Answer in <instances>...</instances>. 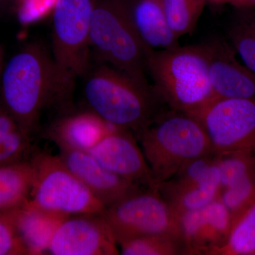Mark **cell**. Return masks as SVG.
I'll return each mask as SVG.
<instances>
[{"label":"cell","instance_id":"6da1fadb","mask_svg":"<svg viewBox=\"0 0 255 255\" xmlns=\"http://www.w3.org/2000/svg\"><path fill=\"white\" fill-rule=\"evenodd\" d=\"M73 90L64 81L52 53L38 43L11 57L1 75L4 108L30 136L45 110H68Z\"/></svg>","mask_w":255,"mask_h":255},{"label":"cell","instance_id":"7a4b0ae2","mask_svg":"<svg viewBox=\"0 0 255 255\" xmlns=\"http://www.w3.org/2000/svg\"><path fill=\"white\" fill-rule=\"evenodd\" d=\"M85 75L84 94L89 110L136 139L164 111L152 87L110 65L100 63Z\"/></svg>","mask_w":255,"mask_h":255},{"label":"cell","instance_id":"3957f363","mask_svg":"<svg viewBox=\"0 0 255 255\" xmlns=\"http://www.w3.org/2000/svg\"><path fill=\"white\" fill-rule=\"evenodd\" d=\"M146 69L156 95L170 110L194 116L214 100L205 45L150 50Z\"/></svg>","mask_w":255,"mask_h":255},{"label":"cell","instance_id":"277c9868","mask_svg":"<svg viewBox=\"0 0 255 255\" xmlns=\"http://www.w3.org/2000/svg\"><path fill=\"white\" fill-rule=\"evenodd\" d=\"M156 185L171 179L192 159L215 152L196 117L164 110L137 137Z\"/></svg>","mask_w":255,"mask_h":255},{"label":"cell","instance_id":"5b68a950","mask_svg":"<svg viewBox=\"0 0 255 255\" xmlns=\"http://www.w3.org/2000/svg\"><path fill=\"white\" fill-rule=\"evenodd\" d=\"M90 44L100 63L150 86L146 78V56L150 49L134 27L128 0H96Z\"/></svg>","mask_w":255,"mask_h":255},{"label":"cell","instance_id":"8992f818","mask_svg":"<svg viewBox=\"0 0 255 255\" xmlns=\"http://www.w3.org/2000/svg\"><path fill=\"white\" fill-rule=\"evenodd\" d=\"M30 201L38 207L68 216L102 214L106 206L67 167L58 155L38 152Z\"/></svg>","mask_w":255,"mask_h":255},{"label":"cell","instance_id":"52a82bcc","mask_svg":"<svg viewBox=\"0 0 255 255\" xmlns=\"http://www.w3.org/2000/svg\"><path fill=\"white\" fill-rule=\"evenodd\" d=\"M96 0H58L53 11L52 55L73 89L90 69V35Z\"/></svg>","mask_w":255,"mask_h":255},{"label":"cell","instance_id":"ba28073f","mask_svg":"<svg viewBox=\"0 0 255 255\" xmlns=\"http://www.w3.org/2000/svg\"><path fill=\"white\" fill-rule=\"evenodd\" d=\"M102 215L118 245L142 236H181L177 215L156 187L140 188L106 207Z\"/></svg>","mask_w":255,"mask_h":255},{"label":"cell","instance_id":"9c48e42d","mask_svg":"<svg viewBox=\"0 0 255 255\" xmlns=\"http://www.w3.org/2000/svg\"><path fill=\"white\" fill-rule=\"evenodd\" d=\"M217 154L255 151V97L210 102L196 115Z\"/></svg>","mask_w":255,"mask_h":255},{"label":"cell","instance_id":"30bf717a","mask_svg":"<svg viewBox=\"0 0 255 255\" xmlns=\"http://www.w3.org/2000/svg\"><path fill=\"white\" fill-rule=\"evenodd\" d=\"M117 246L102 214L75 215L60 223L48 251L54 255H117Z\"/></svg>","mask_w":255,"mask_h":255},{"label":"cell","instance_id":"8fae6325","mask_svg":"<svg viewBox=\"0 0 255 255\" xmlns=\"http://www.w3.org/2000/svg\"><path fill=\"white\" fill-rule=\"evenodd\" d=\"M88 152L114 174L142 187H156L152 171L132 132L114 128Z\"/></svg>","mask_w":255,"mask_h":255},{"label":"cell","instance_id":"7c38bea8","mask_svg":"<svg viewBox=\"0 0 255 255\" xmlns=\"http://www.w3.org/2000/svg\"><path fill=\"white\" fill-rule=\"evenodd\" d=\"M188 255H214L231 233L233 220L220 198L178 217Z\"/></svg>","mask_w":255,"mask_h":255},{"label":"cell","instance_id":"4fadbf2b","mask_svg":"<svg viewBox=\"0 0 255 255\" xmlns=\"http://www.w3.org/2000/svg\"><path fill=\"white\" fill-rule=\"evenodd\" d=\"M59 152L64 164L106 207L142 187L105 168L86 151L59 147Z\"/></svg>","mask_w":255,"mask_h":255},{"label":"cell","instance_id":"5bb4252c","mask_svg":"<svg viewBox=\"0 0 255 255\" xmlns=\"http://www.w3.org/2000/svg\"><path fill=\"white\" fill-rule=\"evenodd\" d=\"M204 45L214 100L254 98L255 73L236 59L233 48L220 41Z\"/></svg>","mask_w":255,"mask_h":255},{"label":"cell","instance_id":"9a60e30c","mask_svg":"<svg viewBox=\"0 0 255 255\" xmlns=\"http://www.w3.org/2000/svg\"><path fill=\"white\" fill-rule=\"evenodd\" d=\"M67 111L46 132L47 138L54 142L58 148L88 152L116 128L89 109L73 112Z\"/></svg>","mask_w":255,"mask_h":255},{"label":"cell","instance_id":"2e32d148","mask_svg":"<svg viewBox=\"0 0 255 255\" xmlns=\"http://www.w3.org/2000/svg\"><path fill=\"white\" fill-rule=\"evenodd\" d=\"M4 214L14 224L29 255H42L48 251L57 228L70 216L41 209L29 199Z\"/></svg>","mask_w":255,"mask_h":255},{"label":"cell","instance_id":"e0dca14e","mask_svg":"<svg viewBox=\"0 0 255 255\" xmlns=\"http://www.w3.org/2000/svg\"><path fill=\"white\" fill-rule=\"evenodd\" d=\"M134 27L144 45L150 50L179 46L169 28L162 0H128Z\"/></svg>","mask_w":255,"mask_h":255},{"label":"cell","instance_id":"ac0fdd59","mask_svg":"<svg viewBox=\"0 0 255 255\" xmlns=\"http://www.w3.org/2000/svg\"><path fill=\"white\" fill-rule=\"evenodd\" d=\"M33 177L31 160L0 167V214L16 209L29 199Z\"/></svg>","mask_w":255,"mask_h":255},{"label":"cell","instance_id":"d6986e66","mask_svg":"<svg viewBox=\"0 0 255 255\" xmlns=\"http://www.w3.org/2000/svg\"><path fill=\"white\" fill-rule=\"evenodd\" d=\"M157 189L179 217L201 209L218 199L221 191V180L212 179L199 185L175 190Z\"/></svg>","mask_w":255,"mask_h":255},{"label":"cell","instance_id":"ffe728a7","mask_svg":"<svg viewBox=\"0 0 255 255\" xmlns=\"http://www.w3.org/2000/svg\"><path fill=\"white\" fill-rule=\"evenodd\" d=\"M30 149V135L4 107H0V167L24 160L23 156Z\"/></svg>","mask_w":255,"mask_h":255},{"label":"cell","instance_id":"44dd1931","mask_svg":"<svg viewBox=\"0 0 255 255\" xmlns=\"http://www.w3.org/2000/svg\"><path fill=\"white\" fill-rule=\"evenodd\" d=\"M123 255H188L182 237L155 235L128 240L119 243Z\"/></svg>","mask_w":255,"mask_h":255},{"label":"cell","instance_id":"7402d4cb","mask_svg":"<svg viewBox=\"0 0 255 255\" xmlns=\"http://www.w3.org/2000/svg\"><path fill=\"white\" fill-rule=\"evenodd\" d=\"M214 255H255V202L234 223L226 244Z\"/></svg>","mask_w":255,"mask_h":255},{"label":"cell","instance_id":"603a6c76","mask_svg":"<svg viewBox=\"0 0 255 255\" xmlns=\"http://www.w3.org/2000/svg\"><path fill=\"white\" fill-rule=\"evenodd\" d=\"M167 23L174 36L194 31L206 0H162Z\"/></svg>","mask_w":255,"mask_h":255},{"label":"cell","instance_id":"cb8c5ba5","mask_svg":"<svg viewBox=\"0 0 255 255\" xmlns=\"http://www.w3.org/2000/svg\"><path fill=\"white\" fill-rule=\"evenodd\" d=\"M221 191L255 172V151L217 154Z\"/></svg>","mask_w":255,"mask_h":255},{"label":"cell","instance_id":"d4e9b609","mask_svg":"<svg viewBox=\"0 0 255 255\" xmlns=\"http://www.w3.org/2000/svg\"><path fill=\"white\" fill-rule=\"evenodd\" d=\"M232 48L243 63L255 73V17H243L228 31Z\"/></svg>","mask_w":255,"mask_h":255},{"label":"cell","instance_id":"484cf974","mask_svg":"<svg viewBox=\"0 0 255 255\" xmlns=\"http://www.w3.org/2000/svg\"><path fill=\"white\" fill-rule=\"evenodd\" d=\"M220 199L229 211L233 225L255 202V172L221 191Z\"/></svg>","mask_w":255,"mask_h":255},{"label":"cell","instance_id":"4316f807","mask_svg":"<svg viewBox=\"0 0 255 255\" xmlns=\"http://www.w3.org/2000/svg\"><path fill=\"white\" fill-rule=\"evenodd\" d=\"M29 255L14 224L6 214H0V255Z\"/></svg>","mask_w":255,"mask_h":255},{"label":"cell","instance_id":"83f0119b","mask_svg":"<svg viewBox=\"0 0 255 255\" xmlns=\"http://www.w3.org/2000/svg\"><path fill=\"white\" fill-rule=\"evenodd\" d=\"M58 0H18V17L23 23H30L53 13Z\"/></svg>","mask_w":255,"mask_h":255},{"label":"cell","instance_id":"f1b7e54d","mask_svg":"<svg viewBox=\"0 0 255 255\" xmlns=\"http://www.w3.org/2000/svg\"><path fill=\"white\" fill-rule=\"evenodd\" d=\"M226 4L231 5L239 9L255 8V0H226Z\"/></svg>","mask_w":255,"mask_h":255},{"label":"cell","instance_id":"f546056e","mask_svg":"<svg viewBox=\"0 0 255 255\" xmlns=\"http://www.w3.org/2000/svg\"><path fill=\"white\" fill-rule=\"evenodd\" d=\"M226 0H206V2L212 4H226Z\"/></svg>","mask_w":255,"mask_h":255},{"label":"cell","instance_id":"4dcf8cb0","mask_svg":"<svg viewBox=\"0 0 255 255\" xmlns=\"http://www.w3.org/2000/svg\"><path fill=\"white\" fill-rule=\"evenodd\" d=\"M10 0H0V8L4 6Z\"/></svg>","mask_w":255,"mask_h":255},{"label":"cell","instance_id":"1f68e13d","mask_svg":"<svg viewBox=\"0 0 255 255\" xmlns=\"http://www.w3.org/2000/svg\"><path fill=\"white\" fill-rule=\"evenodd\" d=\"M1 53H0V65H1Z\"/></svg>","mask_w":255,"mask_h":255},{"label":"cell","instance_id":"d6a6232c","mask_svg":"<svg viewBox=\"0 0 255 255\" xmlns=\"http://www.w3.org/2000/svg\"><path fill=\"white\" fill-rule=\"evenodd\" d=\"M0 69H1V65H0Z\"/></svg>","mask_w":255,"mask_h":255}]
</instances>
